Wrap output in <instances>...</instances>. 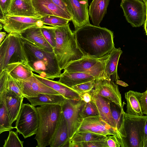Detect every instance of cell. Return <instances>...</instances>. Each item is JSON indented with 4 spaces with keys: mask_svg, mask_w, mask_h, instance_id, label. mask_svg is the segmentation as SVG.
Wrapping results in <instances>:
<instances>
[{
    "mask_svg": "<svg viewBox=\"0 0 147 147\" xmlns=\"http://www.w3.org/2000/svg\"><path fill=\"white\" fill-rule=\"evenodd\" d=\"M74 32L77 46L84 57L102 58L108 55L115 47L113 33L105 28L90 24Z\"/></svg>",
    "mask_w": 147,
    "mask_h": 147,
    "instance_id": "1",
    "label": "cell"
},
{
    "mask_svg": "<svg viewBox=\"0 0 147 147\" xmlns=\"http://www.w3.org/2000/svg\"><path fill=\"white\" fill-rule=\"evenodd\" d=\"M21 36L28 63L33 71L46 79L59 78L61 70L54 51H46Z\"/></svg>",
    "mask_w": 147,
    "mask_h": 147,
    "instance_id": "2",
    "label": "cell"
},
{
    "mask_svg": "<svg viewBox=\"0 0 147 147\" xmlns=\"http://www.w3.org/2000/svg\"><path fill=\"white\" fill-rule=\"evenodd\" d=\"M55 31L56 44L53 50L62 70L71 62L84 56L77 46L74 32L71 30L69 24L55 27Z\"/></svg>",
    "mask_w": 147,
    "mask_h": 147,
    "instance_id": "3",
    "label": "cell"
},
{
    "mask_svg": "<svg viewBox=\"0 0 147 147\" xmlns=\"http://www.w3.org/2000/svg\"><path fill=\"white\" fill-rule=\"evenodd\" d=\"M39 117V127L34 138L37 147L49 146L58 126L62 112L61 106L56 105L36 107Z\"/></svg>",
    "mask_w": 147,
    "mask_h": 147,
    "instance_id": "4",
    "label": "cell"
},
{
    "mask_svg": "<svg viewBox=\"0 0 147 147\" xmlns=\"http://www.w3.org/2000/svg\"><path fill=\"white\" fill-rule=\"evenodd\" d=\"M147 115L136 116L124 112L119 132L122 137L121 147H143V129Z\"/></svg>",
    "mask_w": 147,
    "mask_h": 147,
    "instance_id": "5",
    "label": "cell"
},
{
    "mask_svg": "<svg viewBox=\"0 0 147 147\" xmlns=\"http://www.w3.org/2000/svg\"><path fill=\"white\" fill-rule=\"evenodd\" d=\"M0 45V72L9 64L28 63L21 34H8Z\"/></svg>",
    "mask_w": 147,
    "mask_h": 147,
    "instance_id": "6",
    "label": "cell"
},
{
    "mask_svg": "<svg viewBox=\"0 0 147 147\" xmlns=\"http://www.w3.org/2000/svg\"><path fill=\"white\" fill-rule=\"evenodd\" d=\"M39 125L36 107L28 103H23L16 122V131L25 139L36 135Z\"/></svg>",
    "mask_w": 147,
    "mask_h": 147,
    "instance_id": "7",
    "label": "cell"
},
{
    "mask_svg": "<svg viewBox=\"0 0 147 147\" xmlns=\"http://www.w3.org/2000/svg\"><path fill=\"white\" fill-rule=\"evenodd\" d=\"M109 54L99 59L83 57L70 63L64 69L68 72H80L91 75L96 79L105 76L104 70Z\"/></svg>",
    "mask_w": 147,
    "mask_h": 147,
    "instance_id": "8",
    "label": "cell"
},
{
    "mask_svg": "<svg viewBox=\"0 0 147 147\" xmlns=\"http://www.w3.org/2000/svg\"><path fill=\"white\" fill-rule=\"evenodd\" d=\"M39 18H33L6 14L0 16V21L4 30L8 34H21L27 29L43 24Z\"/></svg>",
    "mask_w": 147,
    "mask_h": 147,
    "instance_id": "9",
    "label": "cell"
},
{
    "mask_svg": "<svg viewBox=\"0 0 147 147\" xmlns=\"http://www.w3.org/2000/svg\"><path fill=\"white\" fill-rule=\"evenodd\" d=\"M81 99H67L61 106L63 113L67 122L70 140L77 131L83 120L80 113L85 103Z\"/></svg>",
    "mask_w": 147,
    "mask_h": 147,
    "instance_id": "10",
    "label": "cell"
},
{
    "mask_svg": "<svg viewBox=\"0 0 147 147\" xmlns=\"http://www.w3.org/2000/svg\"><path fill=\"white\" fill-rule=\"evenodd\" d=\"M120 6L127 21L133 27L144 24L147 15L144 2L140 0H121Z\"/></svg>",
    "mask_w": 147,
    "mask_h": 147,
    "instance_id": "11",
    "label": "cell"
},
{
    "mask_svg": "<svg viewBox=\"0 0 147 147\" xmlns=\"http://www.w3.org/2000/svg\"><path fill=\"white\" fill-rule=\"evenodd\" d=\"M77 131L91 132L104 136L114 135L118 139L121 145L122 137L119 131L102 120L99 116L83 119Z\"/></svg>",
    "mask_w": 147,
    "mask_h": 147,
    "instance_id": "12",
    "label": "cell"
},
{
    "mask_svg": "<svg viewBox=\"0 0 147 147\" xmlns=\"http://www.w3.org/2000/svg\"><path fill=\"white\" fill-rule=\"evenodd\" d=\"M96 84L93 90L96 93L108 100L115 104L121 107H123L121 94L117 84L104 76L96 79Z\"/></svg>",
    "mask_w": 147,
    "mask_h": 147,
    "instance_id": "13",
    "label": "cell"
},
{
    "mask_svg": "<svg viewBox=\"0 0 147 147\" xmlns=\"http://www.w3.org/2000/svg\"><path fill=\"white\" fill-rule=\"evenodd\" d=\"M72 18L75 30L90 24L88 1L85 0H64Z\"/></svg>",
    "mask_w": 147,
    "mask_h": 147,
    "instance_id": "14",
    "label": "cell"
},
{
    "mask_svg": "<svg viewBox=\"0 0 147 147\" xmlns=\"http://www.w3.org/2000/svg\"><path fill=\"white\" fill-rule=\"evenodd\" d=\"M16 80L24 98L36 97L42 93L60 94L38 80L33 74L27 80Z\"/></svg>",
    "mask_w": 147,
    "mask_h": 147,
    "instance_id": "15",
    "label": "cell"
},
{
    "mask_svg": "<svg viewBox=\"0 0 147 147\" xmlns=\"http://www.w3.org/2000/svg\"><path fill=\"white\" fill-rule=\"evenodd\" d=\"M24 98V97L20 96L12 91L0 93V99H2L4 102L11 125L16 120Z\"/></svg>",
    "mask_w": 147,
    "mask_h": 147,
    "instance_id": "16",
    "label": "cell"
},
{
    "mask_svg": "<svg viewBox=\"0 0 147 147\" xmlns=\"http://www.w3.org/2000/svg\"><path fill=\"white\" fill-rule=\"evenodd\" d=\"M37 13L41 17L54 15L71 21V17L55 5L51 0H31Z\"/></svg>",
    "mask_w": 147,
    "mask_h": 147,
    "instance_id": "17",
    "label": "cell"
},
{
    "mask_svg": "<svg viewBox=\"0 0 147 147\" xmlns=\"http://www.w3.org/2000/svg\"><path fill=\"white\" fill-rule=\"evenodd\" d=\"M90 92L92 96V101L96 106L100 117L111 127L117 129L111 114L110 102L94 92L93 89Z\"/></svg>",
    "mask_w": 147,
    "mask_h": 147,
    "instance_id": "18",
    "label": "cell"
},
{
    "mask_svg": "<svg viewBox=\"0 0 147 147\" xmlns=\"http://www.w3.org/2000/svg\"><path fill=\"white\" fill-rule=\"evenodd\" d=\"M7 14L33 18L41 17L35 11L31 0H12Z\"/></svg>",
    "mask_w": 147,
    "mask_h": 147,
    "instance_id": "19",
    "label": "cell"
},
{
    "mask_svg": "<svg viewBox=\"0 0 147 147\" xmlns=\"http://www.w3.org/2000/svg\"><path fill=\"white\" fill-rule=\"evenodd\" d=\"M21 34L23 38L40 48L48 52L53 51V48L44 36L40 26H36L31 27Z\"/></svg>",
    "mask_w": 147,
    "mask_h": 147,
    "instance_id": "20",
    "label": "cell"
},
{
    "mask_svg": "<svg viewBox=\"0 0 147 147\" xmlns=\"http://www.w3.org/2000/svg\"><path fill=\"white\" fill-rule=\"evenodd\" d=\"M69 140L67 122L62 112L49 146L51 147H68Z\"/></svg>",
    "mask_w": 147,
    "mask_h": 147,
    "instance_id": "21",
    "label": "cell"
},
{
    "mask_svg": "<svg viewBox=\"0 0 147 147\" xmlns=\"http://www.w3.org/2000/svg\"><path fill=\"white\" fill-rule=\"evenodd\" d=\"M142 96V93L132 90L125 93V97L127 102L126 113L127 114L136 116H143Z\"/></svg>",
    "mask_w": 147,
    "mask_h": 147,
    "instance_id": "22",
    "label": "cell"
},
{
    "mask_svg": "<svg viewBox=\"0 0 147 147\" xmlns=\"http://www.w3.org/2000/svg\"><path fill=\"white\" fill-rule=\"evenodd\" d=\"M34 75L44 84L53 88L67 99H81L80 94L72 88L58 81L44 78L39 75L33 73Z\"/></svg>",
    "mask_w": 147,
    "mask_h": 147,
    "instance_id": "23",
    "label": "cell"
},
{
    "mask_svg": "<svg viewBox=\"0 0 147 147\" xmlns=\"http://www.w3.org/2000/svg\"><path fill=\"white\" fill-rule=\"evenodd\" d=\"M6 70L10 75L17 80L26 81L33 75V70L28 63L18 62L8 65Z\"/></svg>",
    "mask_w": 147,
    "mask_h": 147,
    "instance_id": "24",
    "label": "cell"
},
{
    "mask_svg": "<svg viewBox=\"0 0 147 147\" xmlns=\"http://www.w3.org/2000/svg\"><path fill=\"white\" fill-rule=\"evenodd\" d=\"M109 2V0H92L89 6L88 13L94 25L100 26Z\"/></svg>",
    "mask_w": 147,
    "mask_h": 147,
    "instance_id": "25",
    "label": "cell"
},
{
    "mask_svg": "<svg viewBox=\"0 0 147 147\" xmlns=\"http://www.w3.org/2000/svg\"><path fill=\"white\" fill-rule=\"evenodd\" d=\"M58 81L68 87L72 86L96 79L89 74L80 72H68L64 71Z\"/></svg>",
    "mask_w": 147,
    "mask_h": 147,
    "instance_id": "26",
    "label": "cell"
},
{
    "mask_svg": "<svg viewBox=\"0 0 147 147\" xmlns=\"http://www.w3.org/2000/svg\"><path fill=\"white\" fill-rule=\"evenodd\" d=\"M122 51L120 48H114L110 53L104 70L105 76L117 83L119 79L117 71L119 60Z\"/></svg>",
    "mask_w": 147,
    "mask_h": 147,
    "instance_id": "27",
    "label": "cell"
},
{
    "mask_svg": "<svg viewBox=\"0 0 147 147\" xmlns=\"http://www.w3.org/2000/svg\"><path fill=\"white\" fill-rule=\"evenodd\" d=\"M31 104L36 106L49 105L62 106L66 99L60 94H40L36 97L26 98Z\"/></svg>",
    "mask_w": 147,
    "mask_h": 147,
    "instance_id": "28",
    "label": "cell"
},
{
    "mask_svg": "<svg viewBox=\"0 0 147 147\" xmlns=\"http://www.w3.org/2000/svg\"><path fill=\"white\" fill-rule=\"evenodd\" d=\"M8 91L13 92L20 96L24 97L17 80L5 69L0 72V93Z\"/></svg>",
    "mask_w": 147,
    "mask_h": 147,
    "instance_id": "29",
    "label": "cell"
},
{
    "mask_svg": "<svg viewBox=\"0 0 147 147\" xmlns=\"http://www.w3.org/2000/svg\"><path fill=\"white\" fill-rule=\"evenodd\" d=\"M106 136L91 132L77 131L70 140L69 142H88L101 139Z\"/></svg>",
    "mask_w": 147,
    "mask_h": 147,
    "instance_id": "30",
    "label": "cell"
},
{
    "mask_svg": "<svg viewBox=\"0 0 147 147\" xmlns=\"http://www.w3.org/2000/svg\"><path fill=\"white\" fill-rule=\"evenodd\" d=\"M0 134L10 131L15 128L11 125L10 119L3 100L0 99Z\"/></svg>",
    "mask_w": 147,
    "mask_h": 147,
    "instance_id": "31",
    "label": "cell"
},
{
    "mask_svg": "<svg viewBox=\"0 0 147 147\" xmlns=\"http://www.w3.org/2000/svg\"><path fill=\"white\" fill-rule=\"evenodd\" d=\"M40 20L44 24L54 27H60L68 24L70 20L54 15H47L41 17Z\"/></svg>",
    "mask_w": 147,
    "mask_h": 147,
    "instance_id": "32",
    "label": "cell"
},
{
    "mask_svg": "<svg viewBox=\"0 0 147 147\" xmlns=\"http://www.w3.org/2000/svg\"><path fill=\"white\" fill-rule=\"evenodd\" d=\"M110 106L112 117L115 121L116 128L119 131L123 120V107H121L112 102H110Z\"/></svg>",
    "mask_w": 147,
    "mask_h": 147,
    "instance_id": "33",
    "label": "cell"
},
{
    "mask_svg": "<svg viewBox=\"0 0 147 147\" xmlns=\"http://www.w3.org/2000/svg\"><path fill=\"white\" fill-rule=\"evenodd\" d=\"M80 115L81 117L83 119L90 117L99 116V115L95 104L91 101L88 102H85L81 110Z\"/></svg>",
    "mask_w": 147,
    "mask_h": 147,
    "instance_id": "34",
    "label": "cell"
},
{
    "mask_svg": "<svg viewBox=\"0 0 147 147\" xmlns=\"http://www.w3.org/2000/svg\"><path fill=\"white\" fill-rule=\"evenodd\" d=\"M18 131H9L7 138L5 140L4 147H23V141L19 138Z\"/></svg>",
    "mask_w": 147,
    "mask_h": 147,
    "instance_id": "35",
    "label": "cell"
},
{
    "mask_svg": "<svg viewBox=\"0 0 147 147\" xmlns=\"http://www.w3.org/2000/svg\"><path fill=\"white\" fill-rule=\"evenodd\" d=\"M107 136L98 140L81 143L69 142V147H108L107 142Z\"/></svg>",
    "mask_w": 147,
    "mask_h": 147,
    "instance_id": "36",
    "label": "cell"
},
{
    "mask_svg": "<svg viewBox=\"0 0 147 147\" xmlns=\"http://www.w3.org/2000/svg\"><path fill=\"white\" fill-rule=\"evenodd\" d=\"M55 27L47 26L43 25L40 27L42 32L45 38L53 49L56 44Z\"/></svg>",
    "mask_w": 147,
    "mask_h": 147,
    "instance_id": "37",
    "label": "cell"
},
{
    "mask_svg": "<svg viewBox=\"0 0 147 147\" xmlns=\"http://www.w3.org/2000/svg\"><path fill=\"white\" fill-rule=\"evenodd\" d=\"M96 79L73 86L71 88L79 94L90 91L95 87L96 83Z\"/></svg>",
    "mask_w": 147,
    "mask_h": 147,
    "instance_id": "38",
    "label": "cell"
},
{
    "mask_svg": "<svg viewBox=\"0 0 147 147\" xmlns=\"http://www.w3.org/2000/svg\"><path fill=\"white\" fill-rule=\"evenodd\" d=\"M106 142L108 147H121L118 139L115 136L109 135L107 136Z\"/></svg>",
    "mask_w": 147,
    "mask_h": 147,
    "instance_id": "39",
    "label": "cell"
},
{
    "mask_svg": "<svg viewBox=\"0 0 147 147\" xmlns=\"http://www.w3.org/2000/svg\"><path fill=\"white\" fill-rule=\"evenodd\" d=\"M12 0H0L1 15L2 16L7 14Z\"/></svg>",
    "mask_w": 147,
    "mask_h": 147,
    "instance_id": "40",
    "label": "cell"
},
{
    "mask_svg": "<svg viewBox=\"0 0 147 147\" xmlns=\"http://www.w3.org/2000/svg\"><path fill=\"white\" fill-rule=\"evenodd\" d=\"M51 1L55 5L65 11L71 17L68 8L64 0H51Z\"/></svg>",
    "mask_w": 147,
    "mask_h": 147,
    "instance_id": "41",
    "label": "cell"
},
{
    "mask_svg": "<svg viewBox=\"0 0 147 147\" xmlns=\"http://www.w3.org/2000/svg\"><path fill=\"white\" fill-rule=\"evenodd\" d=\"M142 102L144 114L147 115V89L142 93Z\"/></svg>",
    "mask_w": 147,
    "mask_h": 147,
    "instance_id": "42",
    "label": "cell"
},
{
    "mask_svg": "<svg viewBox=\"0 0 147 147\" xmlns=\"http://www.w3.org/2000/svg\"><path fill=\"white\" fill-rule=\"evenodd\" d=\"M80 95L81 99L85 102H88L92 100V96L90 91L80 93Z\"/></svg>",
    "mask_w": 147,
    "mask_h": 147,
    "instance_id": "43",
    "label": "cell"
},
{
    "mask_svg": "<svg viewBox=\"0 0 147 147\" xmlns=\"http://www.w3.org/2000/svg\"><path fill=\"white\" fill-rule=\"evenodd\" d=\"M147 140V117L143 129L142 134V145L144 147Z\"/></svg>",
    "mask_w": 147,
    "mask_h": 147,
    "instance_id": "44",
    "label": "cell"
},
{
    "mask_svg": "<svg viewBox=\"0 0 147 147\" xmlns=\"http://www.w3.org/2000/svg\"><path fill=\"white\" fill-rule=\"evenodd\" d=\"M7 35L6 32L1 31L0 32V45L4 40L5 38V37Z\"/></svg>",
    "mask_w": 147,
    "mask_h": 147,
    "instance_id": "45",
    "label": "cell"
},
{
    "mask_svg": "<svg viewBox=\"0 0 147 147\" xmlns=\"http://www.w3.org/2000/svg\"><path fill=\"white\" fill-rule=\"evenodd\" d=\"M117 84L124 86H128V85L125 82L119 80L117 81Z\"/></svg>",
    "mask_w": 147,
    "mask_h": 147,
    "instance_id": "46",
    "label": "cell"
},
{
    "mask_svg": "<svg viewBox=\"0 0 147 147\" xmlns=\"http://www.w3.org/2000/svg\"><path fill=\"white\" fill-rule=\"evenodd\" d=\"M144 28L146 34L147 36V15H146V19L144 24Z\"/></svg>",
    "mask_w": 147,
    "mask_h": 147,
    "instance_id": "47",
    "label": "cell"
},
{
    "mask_svg": "<svg viewBox=\"0 0 147 147\" xmlns=\"http://www.w3.org/2000/svg\"><path fill=\"white\" fill-rule=\"evenodd\" d=\"M144 147H147V140L144 145Z\"/></svg>",
    "mask_w": 147,
    "mask_h": 147,
    "instance_id": "48",
    "label": "cell"
},
{
    "mask_svg": "<svg viewBox=\"0 0 147 147\" xmlns=\"http://www.w3.org/2000/svg\"><path fill=\"white\" fill-rule=\"evenodd\" d=\"M145 4H146V11H147V0H146V2Z\"/></svg>",
    "mask_w": 147,
    "mask_h": 147,
    "instance_id": "49",
    "label": "cell"
},
{
    "mask_svg": "<svg viewBox=\"0 0 147 147\" xmlns=\"http://www.w3.org/2000/svg\"><path fill=\"white\" fill-rule=\"evenodd\" d=\"M140 0L144 2L145 3H146V0Z\"/></svg>",
    "mask_w": 147,
    "mask_h": 147,
    "instance_id": "50",
    "label": "cell"
},
{
    "mask_svg": "<svg viewBox=\"0 0 147 147\" xmlns=\"http://www.w3.org/2000/svg\"><path fill=\"white\" fill-rule=\"evenodd\" d=\"M86 0V1H88V0Z\"/></svg>",
    "mask_w": 147,
    "mask_h": 147,
    "instance_id": "51",
    "label": "cell"
}]
</instances>
